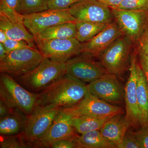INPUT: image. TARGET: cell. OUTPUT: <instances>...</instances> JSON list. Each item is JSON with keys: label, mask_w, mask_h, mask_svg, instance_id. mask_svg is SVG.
<instances>
[{"label": "cell", "mask_w": 148, "mask_h": 148, "mask_svg": "<svg viewBox=\"0 0 148 148\" xmlns=\"http://www.w3.org/2000/svg\"><path fill=\"white\" fill-rule=\"evenodd\" d=\"M88 84L65 75L54 84L37 93L35 108L51 106L60 109L71 108L84 98Z\"/></svg>", "instance_id": "6da1fadb"}, {"label": "cell", "mask_w": 148, "mask_h": 148, "mask_svg": "<svg viewBox=\"0 0 148 148\" xmlns=\"http://www.w3.org/2000/svg\"><path fill=\"white\" fill-rule=\"evenodd\" d=\"M66 74V63L44 58L34 70L16 77V80L27 90L38 93L57 82Z\"/></svg>", "instance_id": "7a4b0ae2"}, {"label": "cell", "mask_w": 148, "mask_h": 148, "mask_svg": "<svg viewBox=\"0 0 148 148\" xmlns=\"http://www.w3.org/2000/svg\"><path fill=\"white\" fill-rule=\"evenodd\" d=\"M37 95L27 90L13 77L1 73L0 101L11 110L18 109L29 115L34 109Z\"/></svg>", "instance_id": "3957f363"}, {"label": "cell", "mask_w": 148, "mask_h": 148, "mask_svg": "<svg viewBox=\"0 0 148 148\" xmlns=\"http://www.w3.org/2000/svg\"><path fill=\"white\" fill-rule=\"evenodd\" d=\"M44 58L36 48L23 49L9 52L0 61V72L18 77L34 70Z\"/></svg>", "instance_id": "277c9868"}, {"label": "cell", "mask_w": 148, "mask_h": 148, "mask_svg": "<svg viewBox=\"0 0 148 148\" xmlns=\"http://www.w3.org/2000/svg\"><path fill=\"white\" fill-rule=\"evenodd\" d=\"M61 109L51 106L37 107L28 116L26 125L21 133L32 148L44 136Z\"/></svg>", "instance_id": "5b68a950"}, {"label": "cell", "mask_w": 148, "mask_h": 148, "mask_svg": "<svg viewBox=\"0 0 148 148\" xmlns=\"http://www.w3.org/2000/svg\"><path fill=\"white\" fill-rule=\"evenodd\" d=\"M133 43L123 35L101 54L98 58L108 73L118 77L124 73L128 67Z\"/></svg>", "instance_id": "8992f818"}, {"label": "cell", "mask_w": 148, "mask_h": 148, "mask_svg": "<svg viewBox=\"0 0 148 148\" xmlns=\"http://www.w3.org/2000/svg\"><path fill=\"white\" fill-rule=\"evenodd\" d=\"M35 43L44 58L58 62L66 63L82 53L83 43L76 38L51 40L36 38Z\"/></svg>", "instance_id": "52a82bcc"}, {"label": "cell", "mask_w": 148, "mask_h": 148, "mask_svg": "<svg viewBox=\"0 0 148 148\" xmlns=\"http://www.w3.org/2000/svg\"><path fill=\"white\" fill-rule=\"evenodd\" d=\"M66 67V75L84 83H90L108 73L100 61L82 53L68 60Z\"/></svg>", "instance_id": "ba28073f"}, {"label": "cell", "mask_w": 148, "mask_h": 148, "mask_svg": "<svg viewBox=\"0 0 148 148\" xmlns=\"http://www.w3.org/2000/svg\"><path fill=\"white\" fill-rule=\"evenodd\" d=\"M23 17L24 26L35 38L46 29L55 25L77 21L68 9H48L23 15Z\"/></svg>", "instance_id": "9c48e42d"}, {"label": "cell", "mask_w": 148, "mask_h": 148, "mask_svg": "<svg viewBox=\"0 0 148 148\" xmlns=\"http://www.w3.org/2000/svg\"><path fill=\"white\" fill-rule=\"evenodd\" d=\"M114 20L123 36L132 42H137L148 22V10L110 8Z\"/></svg>", "instance_id": "30bf717a"}, {"label": "cell", "mask_w": 148, "mask_h": 148, "mask_svg": "<svg viewBox=\"0 0 148 148\" xmlns=\"http://www.w3.org/2000/svg\"><path fill=\"white\" fill-rule=\"evenodd\" d=\"M68 10L77 21L108 24L114 21L111 8L97 0H81Z\"/></svg>", "instance_id": "8fae6325"}, {"label": "cell", "mask_w": 148, "mask_h": 148, "mask_svg": "<svg viewBox=\"0 0 148 148\" xmlns=\"http://www.w3.org/2000/svg\"><path fill=\"white\" fill-rule=\"evenodd\" d=\"M91 94L112 105L125 103V87L115 75L108 73L88 84Z\"/></svg>", "instance_id": "7c38bea8"}, {"label": "cell", "mask_w": 148, "mask_h": 148, "mask_svg": "<svg viewBox=\"0 0 148 148\" xmlns=\"http://www.w3.org/2000/svg\"><path fill=\"white\" fill-rule=\"evenodd\" d=\"M66 109L73 117L80 116L100 117L113 116L123 113L121 107L110 104L97 98L90 93L88 88L81 101L71 108Z\"/></svg>", "instance_id": "4fadbf2b"}, {"label": "cell", "mask_w": 148, "mask_h": 148, "mask_svg": "<svg viewBox=\"0 0 148 148\" xmlns=\"http://www.w3.org/2000/svg\"><path fill=\"white\" fill-rule=\"evenodd\" d=\"M72 117L67 109H61L47 132L37 143L36 148H50L59 140L76 139L79 136L77 132L69 123Z\"/></svg>", "instance_id": "5bb4252c"}, {"label": "cell", "mask_w": 148, "mask_h": 148, "mask_svg": "<svg viewBox=\"0 0 148 148\" xmlns=\"http://www.w3.org/2000/svg\"><path fill=\"white\" fill-rule=\"evenodd\" d=\"M137 53L132 52L130 56L129 78L125 86L124 102L125 106V116L131 127L137 128L140 125V112L137 96Z\"/></svg>", "instance_id": "9a60e30c"}, {"label": "cell", "mask_w": 148, "mask_h": 148, "mask_svg": "<svg viewBox=\"0 0 148 148\" xmlns=\"http://www.w3.org/2000/svg\"><path fill=\"white\" fill-rule=\"evenodd\" d=\"M122 36L123 34L117 24L113 21L90 40L83 43L82 53L92 58H98L115 41Z\"/></svg>", "instance_id": "2e32d148"}, {"label": "cell", "mask_w": 148, "mask_h": 148, "mask_svg": "<svg viewBox=\"0 0 148 148\" xmlns=\"http://www.w3.org/2000/svg\"><path fill=\"white\" fill-rule=\"evenodd\" d=\"M131 127L125 114L123 113L111 118L99 130L105 138L113 143L117 148L127 130Z\"/></svg>", "instance_id": "e0dca14e"}, {"label": "cell", "mask_w": 148, "mask_h": 148, "mask_svg": "<svg viewBox=\"0 0 148 148\" xmlns=\"http://www.w3.org/2000/svg\"><path fill=\"white\" fill-rule=\"evenodd\" d=\"M28 116L22 111L16 109L7 115L1 118V136L21 134L26 125Z\"/></svg>", "instance_id": "ac0fdd59"}, {"label": "cell", "mask_w": 148, "mask_h": 148, "mask_svg": "<svg viewBox=\"0 0 148 148\" xmlns=\"http://www.w3.org/2000/svg\"><path fill=\"white\" fill-rule=\"evenodd\" d=\"M137 96L141 127H148V87L147 79L140 65L137 63Z\"/></svg>", "instance_id": "d6986e66"}, {"label": "cell", "mask_w": 148, "mask_h": 148, "mask_svg": "<svg viewBox=\"0 0 148 148\" xmlns=\"http://www.w3.org/2000/svg\"><path fill=\"white\" fill-rule=\"evenodd\" d=\"M0 29L5 32L8 38L25 40L32 47L36 48V38L27 31L24 23H14L5 16L0 15Z\"/></svg>", "instance_id": "ffe728a7"}, {"label": "cell", "mask_w": 148, "mask_h": 148, "mask_svg": "<svg viewBox=\"0 0 148 148\" xmlns=\"http://www.w3.org/2000/svg\"><path fill=\"white\" fill-rule=\"evenodd\" d=\"M113 116H75L70 120L69 123L75 129L77 132L81 134L93 130H99L106 122Z\"/></svg>", "instance_id": "44dd1931"}, {"label": "cell", "mask_w": 148, "mask_h": 148, "mask_svg": "<svg viewBox=\"0 0 148 148\" xmlns=\"http://www.w3.org/2000/svg\"><path fill=\"white\" fill-rule=\"evenodd\" d=\"M77 148H116L100 130L85 132L76 139Z\"/></svg>", "instance_id": "7402d4cb"}, {"label": "cell", "mask_w": 148, "mask_h": 148, "mask_svg": "<svg viewBox=\"0 0 148 148\" xmlns=\"http://www.w3.org/2000/svg\"><path fill=\"white\" fill-rule=\"evenodd\" d=\"M76 22L57 24L46 29L35 38L41 40L64 39L75 38Z\"/></svg>", "instance_id": "603a6c76"}, {"label": "cell", "mask_w": 148, "mask_h": 148, "mask_svg": "<svg viewBox=\"0 0 148 148\" xmlns=\"http://www.w3.org/2000/svg\"><path fill=\"white\" fill-rule=\"evenodd\" d=\"M77 34L75 38L84 43L90 40L107 27L109 24L77 21Z\"/></svg>", "instance_id": "cb8c5ba5"}, {"label": "cell", "mask_w": 148, "mask_h": 148, "mask_svg": "<svg viewBox=\"0 0 148 148\" xmlns=\"http://www.w3.org/2000/svg\"><path fill=\"white\" fill-rule=\"evenodd\" d=\"M19 0H0V15L14 23H23V15L18 11Z\"/></svg>", "instance_id": "d4e9b609"}, {"label": "cell", "mask_w": 148, "mask_h": 148, "mask_svg": "<svg viewBox=\"0 0 148 148\" xmlns=\"http://www.w3.org/2000/svg\"><path fill=\"white\" fill-rule=\"evenodd\" d=\"M48 9V0H19L18 11L22 15Z\"/></svg>", "instance_id": "484cf974"}, {"label": "cell", "mask_w": 148, "mask_h": 148, "mask_svg": "<svg viewBox=\"0 0 148 148\" xmlns=\"http://www.w3.org/2000/svg\"><path fill=\"white\" fill-rule=\"evenodd\" d=\"M1 148H32L29 142L25 140L21 134L18 135L1 136Z\"/></svg>", "instance_id": "4316f807"}, {"label": "cell", "mask_w": 148, "mask_h": 148, "mask_svg": "<svg viewBox=\"0 0 148 148\" xmlns=\"http://www.w3.org/2000/svg\"><path fill=\"white\" fill-rule=\"evenodd\" d=\"M113 8L130 10H148V0H124L119 5Z\"/></svg>", "instance_id": "83f0119b"}, {"label": "cell", "mask_w": 148, "mask_h": 148, "mask_svg": "<svg viewBox=\"0 0 148 148\" xmlns=\"http://www.w3.org/2000/svg\"><path fill=\"white\" fill-rule=\"evenodd\" d=\"M3 44L8 53L14 51L19 50L23 49L34 48L31 46L27 41L23 40H13L8 38Z\"/></svg>", "instance_id": "f1b7e54d"}, {"label": "cell", "mask_w": 148, "mask_h": 148, "mask_svg": "<svg viewBox=\"0 0 148 148\" xmlns=\"http://www.w3.org/2000/svg\"><path fill=\"white\" fill-rule=\"evenodd\" d=\"M117 148H140L134 137L132 127L127 130L121 143L118 146Z\"/></svg>", "instance_id": "f546056e"}, {"label": "cell", "mask_w": 148, "mask_h": 148, "mask_svg": "<svg viewBox=\"0 0 148 148\" xmlns=\"http://www.w3.org/2000/svg\"><path fill=\"white\" fill-rule=\"evenodd\" d=\"M133 134L140 148H148V127H141Z\"/></svg>", "instance_id": "4dcf8cb0"}, {"label": "cell", "mask_w": 148, "mask_h": 148, "mask_svg": "<svg viewBox=\"0 0 148 148\" xmlns=\"http://www.w3.org/2000/svg\"><path fill=\"white\" fill-rule=\"evenodd\" d=\"M81 0H48L49 9H68L74 4Z\"/></svg>", "instance_id": "1f68e13d"}, {"label": "cell", "mask_w": 148, "mask_h": 148, "mask_svg": "<svg viewBox=\"0 0 148 148\" xmlns=\"http://www.w3.org/2000/svg\"><path fill=\"white\" fill-rule=\"evenodd\" d=\"M138 42L139 52L148 56V22Z\"/></svg>", "instance_id": "d6a6232c"}, {"label": "cell", "mask_w": 148, "mask_h": 148, "mask_svg": "<svg viewBox=\"0 0 148 148\" xmlns=\"http://www.w3.org/2000/svg\"><path fill=\"white\" fill-rule=\"evenodd\" d=\"M76 139H66L59 140L53 143L52 148H77Z\"/></svg>", "instance_id": "836d02e7"}, {"label": "cell", "mask_w": 148, "mask_h": 148, "mask_svg": "<svg viewBox=\"0 0 148 148\" xmlns=\"http://www.w3.org/2000/svg\"><path fill=\"white\" fill-rule=\"evenodd\" d=\"M139 56L140 66L145 76L148 87V56L139 52Z\"/></svg>", "instance_id": "e575fe53"}, {"label": "cell", "mask_w": 148, "mask_h": 148, "mask_svg": "<svg viewBox=\"0 0 148 148\" xmlns=\"http://www.w3.org/2000/svg\"><path fill=\"white\" fill-rule=\"evenodd\" d=\"M110 8H113L119 5L124 0H97Z\"/></svg>", "instance_id": "d590c367"}, {"label": "cell", "mask_w": 148, "mask_h": 148, "mask_svg": "<svg viewBox=\"0 0 148 148\" xmlns=\"http://www.w3.org/2000/svg\"><path fill=\"white\" fill-rule=\"evenodd\" d=\"M13 110L6 106L2 101H0V118L7 115Z\"/></svg>", "instance_id": "8d00e7d4"}, {"label": "cell", "mask_w": 148, "mask_h": 148, "mask_svg": "<svg viewBox=\"0 0 148 148\" xmlns=\"http://www.w3.org/2000/svg\"><path fill=\"white\" fill-rule=\"evenodd\" d=\"M8 53V52L7 51L3 44L0 43V61H2L5 58Z\"/></svg>", "instance_id": "74e56055"}, {"label": "cell", "mask_w": 148, "mask_h": 148, "mask_svg": "<svg viewBox=\"0 0 148 148\" xmlns=\"http://www.w3.org/2000/svg\"><path fill=\"white\" fill-rule=\"evenodd\" d=\"M8 38L5 32L1 29H0V43H3Z\"/></svg>", "instance_id": "f35d334b"}]
</instances>
